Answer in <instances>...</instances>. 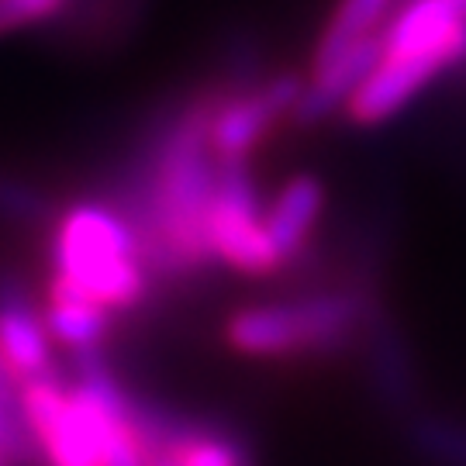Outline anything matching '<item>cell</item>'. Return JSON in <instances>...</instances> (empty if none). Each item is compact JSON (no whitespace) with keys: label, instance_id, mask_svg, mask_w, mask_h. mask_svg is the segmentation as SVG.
Here are the masks:
<instances>
[{"label":"cell","instance_id":"3957f363","mask_svg":"<svg viewBox=\"0 0 466 466\" xmlns=\"http://www.w3.org/2000/svg\"><path fill=\"white\" fill-rule=\"evenodd\" d=\"M370 294L360 287L242 308L228 318V346L246 356H329L363 329Z\"/></svg>","mask_w":466,"mask_h":466},{"label":"cell","instance_id":"277c9868","mask_svg":"<svg viewBox=\"0 0 466 466\" xmlns=\"http://www.w3.org/2000/svg\"><path fill=\"white\" fill-rule=\"evenodd\" d=\"M208 232H211L218 259L238 273L267 277L283 267L267 232V215L259 208V194H256L246 163H218V187Z\"/></svg>","mask_w":466,"mask_h":466},{"label":"cell","instance_id":"9c48e42d","mask_svg":"<svg viewBox=\"0 0 466 466\" xmlns=\"http://www.w3.org/2000/svg\"><path fill=\"white\" fill-rule=\"evenodd\" d=\"M383 59V32L363 38L360 46L350 52L329 59L325 66H311V76L304 80V94H300L298 107H294V121L300 125H318L335 111H346L352 94L367 84V76L377 69Z\"/></svg>","mask_w":466,"mask_h":466},{"label":"cell","instance_id":"6da1fadb","mask_svg":"<svg viewBox=\"0 0 466 466\" xmlns=\"http://www.w3.org/2000/svg\"><path fill=\"white\" fill-rule=\"evenodd\" d=\"M221 97L225 94H200L169 117L159 128L146 177H135L128 204H121L142 263L156 277H187L218 259L208 218L218 187L211 117Z\"/></svg>","mask_w":466,"mask_h":466},{"label":"cell","instance_id":"7a4b0ae2","mask_svg":"<svg viewBox=\"0 0 466 466\" xmlns=\"http://www.w3.org/2000/svg\"><path fill=\"white\" fill-rule=\"evenodd\" d=\"M56 273L111 311H128L149 294V269L132 225L107 204H73L52 238Z\"/></svg>","mask_w":466,"mask_h":466},{"label":"cell","instance_id":"ba28073f","mask_svg":"<svg viewBox=\"0 0 466 466\" xmlns=\"http://www.w3.org/2000/svg\"><path fill=\"white\" fill-rule=\"evenodd\" d=\"M363 342H367V377L373 394L390 415L408 418L418 411V373L411 350L387 308L370 300L363 315Z\"/></svg>","mask_w":466,"mask_h":466},{"label":"cell","instance_id":"8992f818","mask_svg":"<svg viewBox=\"0 0 466 466\" xmlns=\"http://www.w3.org/2000/svg\"><path fill=\"white\" fill-rule=\"evenodd\" d=\"M21 400L46 466H100L94 432L69 387L56 377L28 380L21 387Z\"/></svg>","mask_w":466,"mask_h":466},{"label":"cell","instance_id":"7c38bea8","mask_svg":"<svg viewBox=\"0 0 466 466\" xmlns=\"http://www.w3.org/2000/svg\"><path fill=\"white\" fill-rule=\"evenodd\" d=\"M321 208H325V187L311 173L290 177L277 190V198L267 211V232L273 238V249L280 256V263H290L304 249L308 235L315 232L318 218H321Z\"/></svg>","mask_w":466,"mask_h":466},{"label":"cell","instance_id":"5b68a950","mask_svg":"<svg viewBox=\"0 0 466 466\" xmlns=\"http://www.w3.org/2000/svg\"><path fill=\"white\" fill-rule=\"evenodd\" d=\"M300 94L304 80L294 73H280L267 84L225 94L211 117V152L218 163H246L280 117H294Z\"/></svg>","mask_w":466,"mask_h":466},{"label":"cell","instance_id":"2e32d148","mask_svg":"<svg viewBox=\"0 0 466 466\" xmlns=\"http://www.w3.org/2000/svg\"><path fill=\"white\" fill-rule=\"evenodd\" d=\"M66 7V0H0V35L49 21Z\"/></svg>","mask_w":466,"mask_h":466},{"label":"cell","instance_id":"30bf717a","mask_svg":"<svg viewBox=\"0 0 466 466\" xmlns=\"http://www.w3.org/2000/svg\"><path fill=\"white\" fill-rule=\"evenodd\" d=\"M52 335L46 318L15 280H0V356L21 383L52 377Z\"/></svg>","mask_w":466,"mask_h":466},{"label":"cell","instance_id":"52a82bcc","mask_svg":"<svg viewBox=\"0 0 466 466\" xmlns=\"http://www.w3.org/2000/svg\"><path fill=\"white\" fill-rule=\"evenodd\" d=\"M452 63H456V56L446 49H390V46H383V59L367 76V84L352 94L346 115L363 128L383 125L398 111H404L408 100H415Z\"/></svg>","mask_w":466,"mask_h":466},{"label":"cell","instance_id":"8fae6325","mask_svg":"<svg viewBox=\"0 0 466 466\" xmlns=\"http://www.w3.org/2000/svg\"><path fill=\"white\" fill-rule=\"evenodd\" d=\"M46 329L59 346L69 350H94L107 339L111 329V308H104L100 300L84 294L76 283H69L66 277H52L49 283V304H46Z\"/></svg>","mask_w":466,"mask_h":466},{"label":"cell","instance_id":"5bb4252c","mask_svg":"<svg viewBox=\"0 0 466 466\" xmlns=\"http://www.w3.org/2000/svg\"><path fill=\"white\" fill-rule=\"evenodd\" d=\"M404 429H408L411 446L425 452L429 460L446 466H466V425L442 415L415 411L404 418Z\"/></svg>","mask_w":466,"mask_h":466},{"label":"cell","instance_id":"9a60e30c","mask_svg":"<svg viewBox=\"0 0 466 466\" xmlns=\"http://www.w3.org/2000/svg\"><path fill=\"white\" fill-rule=\"evenodd\" d=\"M49 215V198L32 184H21L0 173V218L11 221H42Z\"/></svg>","mask_w":466,"mask_h":466},{"label":"cell","instance_id":"4fadbf2b","mask_svg":"<svg viewBox=\"0 0 466 466\" xmlns=\"http://www.w3.org/2000/svg\"><path fill=\"white\" fill-rule=\"evenodd\" d=\"M394 7H398V0H339L329 25H325V32L318 38L311 66H325L329 59L350 52L363 38L380 35L387 28V21H390V15H394Z\"/></svg>","mask_w":466,"mask_h":466}]
</instances>
